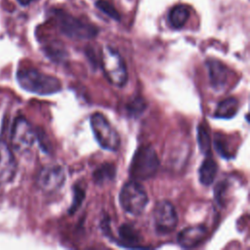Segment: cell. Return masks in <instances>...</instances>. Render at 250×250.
Segmentation results:
<instances>
[{
	"instance_id": "18",
	"label": "cell",
	"mask_w": 250,
	"mask_h": 250,
	"mask_svg": "<svg viewBox=\"0 0 250 250\" xmlns=\"http://www.w3.org/2000/svg\"><path fill=\"white\" fill-rule=\"evenodd\" d=\"M197 141L201 152H203L205 155L211 153L210 137L206 128L203 125H199L197 128Z\"/></svg>"
},
{
	"instance_id": "22",
	"label": "cell",
	"mask_w": 250,
	"mask_h": 250,
	"mask_svg": "<svg viewBox=\"0 0 250 250\" xmlns=\"http://www.w3.org/2000/svg\"><path fill=\"white\" fill-rule=\"evenodd\" d=\"M84 198V190L80 188V187H75L74 188V199L71 207L69 208V213H73L81 204L82 200Z\"/></svg>"
},
{
	"instance_id": "19",
	"label": "cell",
	"mask_w": 250,
	"mask_h": 250,
	"mask_svg": "<svg viewBox=\"0 0 250 250\" xmlns=\"http://www.w3.org/2000/svg\"><path fill=\"white\" fill-rule=\"evenodd\" d=\"M95 5H96V7H97L100 11H102V12H103L104 14H105L107 17H109V18H111L112 20L117 21H120L121 17H120V15H119L118 11H117V10L115 9V7H114L111 3H109L108 1H106V0H98V1H96Z\"/></svg>"
},
{
	"instance_id": "14",
	"label": "cell",
	"mask_w": 250,
	"mask_h": 250,
	"mask_svg": "<svg viewBox=\"0 0 250 250\" xmlns=\"http://www.w3.org/2000/svg\"><path fill=\"white\" fill-rule=\"evenodd\" d=\"M217 171H218V166L216 161L212 157V154L211 153L206 154L198 170L200 183L204 186H210L215 180Z\"/></svg>"
},
{
	"instance_id": "4",
	"label": "cell",
	"mask_w": 250,
	"mask_h": 250,
	"mask_svg": "<svg viewBox=\"0 0 250 250\" xmlns=\"http://www.w3.org/2000/svg\"><path fill=\"white\" fill-rule=\"evenodd\" d=\"M147 202L146 191L137 181H130L122 187L119 193V203L128 214L134 216L141 215Z\"/></svg>"
},
{
	"instance_id": "16",
	"label": "cell",
	"mask_w": 250,
	"mask_h": 250,
	"mask_svg": "<svg viewBox=\"0 0 250 250\" xmlns=\"http://www.w3.org/2000/svg\"><path fill=\"white\" fill-rule=\"evenodd\" d=\"M238 110V102L235 98L230 97L222 101L214 113L216 118H231Z\"/></svg>"
},
{
	"instance_id": "21",
	"label": "cell",
	"mask_w": 250,
	"mask_h": 250,
	"mask_svg": "<svg viewBox=\"0 0 250 250\" xmlns=\"http://www.w3.org/2000/svg\"><path fill=\"white\" fill-rule=\"evenodd\" d=\"M146 108V103L142 98L134 99L127 106V110L132 114H140L142 111H144Z\"/></svg>"
},
{
	"instance_id": "23",
	"label": "cell",
	"mask_w": 250,
	"mask_h": 250,
	"mask_svg": "<svg viewBox=\"0 0 250 250\" xmlns=\"http://www.w3.org/2000/svg\"><path fill=\"white\" fill-rule=\"evenodd\" d=\"M21 6H27V5H29L30 3H32V2H34V1H36V0H17Z\"/></svg>"
},
{
	"instance_id": "6",
	"label": "cell",
	"mask_w": 250,
	"mask_h": 250,
	"mask_svg": "<svg viewBox=\"0 0 250 250\" xmlns=\"http://www.w3.org/2000/svg\"><path fill=\"white\" fill-rule=\"evenodd\" d=\"M90 125L98 144L104 149L115 151L120 146V137L114 127L100 112H95L90 117Z\"/></svg>"
},
{
	"instance_id": "3",
	"label": "cell",
	"mask_w": 250,
	"mask_h": 250,
	"mask_svg": "<svg viewBox=\"0 0 250 250\" xmlns=\"http://www.w3.org/2000/svg\"><path fill=\"white\" fill-rule=\"evenodd\" d=\"M158 166L159 160L154 148L150 146H142L132 157L129 174L135 181H146L156 174Z\"/></svg>"
},
{
	"instance_id": "20",
	"label": "cell",
	"mask_w": 250,
	"mask_h": 250,
	"mask_svg": "<svg viewBox=\"0 0 250 250\" xmlns=\"http://www.w3.org/2000/svg\"><path fill=\"white\" fill-rule=\"evenodd\" d=\"M46 54L49 56L53 61H62L63 57L66 55L64 49L62 46L57 44H52L46 47Z\"/></svg>"
},
{
	"instance_id": "12",
	"label": "cell",
	"mask_w": 250,
	"mask_h": 250,
	"mask_svg": "<svg viewBox=\"0 0 250 250\" xmlns=\"http://www.w3.org/2000/svg\"><path fill=\"white\" fill-rule=\"evenodd\" d=\"M207 230L203 226L188 227L178 234V243L183 248H193L197 246L206 236Z\"/></svg>"
},
{
	"instance_id": "11",
	"label": "cell",
	"mask_w": 250,
	"mask_h": 250,
	"mask_svg": "<svg viewBox=\"0 0 250 250\" xmlns=\"http://www.w3.org/2000/svg\"><path fill=\"white\" fill-rule=\"evenodd\" d=\"M210 84L216 91H223L229 82V70L220 61L210 59L206 62Z\"/></svg>"
},
{
	"instance_id": "10",
	"label": "cell",
	"mask_w": 250,
	"mask_h": 250,
	"mask_svg": "<svg viewBox=\"0 0 250 250\" xmlns=\"http://www.w3.org/2000/svg\"><path fill=\"white\" fill-rule=\"evenodd\" d=\"M17 161L8 146V144L0 140V185H6L12 182L17 174Z\"/></svg>"
},
{
	"instance_id": "2",
	"label": "cell",
	"mask_w": 250,
	"mask_h": 250,
	"mask_svg": "<svg viewBox=\"0 0 250 250\" xmlns=\"http://www.w3.org/2000/svg\"><path fill=\"white\" fill-rule=\"evenodd\" d=\"M60 31L68 38L76 40L92 39L97 36L99 29L61 9L53 10Z\"/></svg>"
},
{
	"instance_id": "9",
	"label": "cell",
	"mask_w": 250,
	"mask_h": 250,
	"mask_svg": "<svg viewBox=\"0 0 250 250\" xmlns=\"http://www.w3.org/2000/svg\"><path fill=\"white\" fill-rule=\"evenodd\" d=\"M65 182V173L63 168L58 164L47 165L43 167L37 177L36 184L45 192H55L60 189Z\"/></svg>"
},
{
	"instance_id": "8",
	"label": "cell",
	"mask_w": 250,
	"mask_h": 250,
	"mask_svg": "<svg viewBox=\"0 0 250 250\" xmlns=\"http://www.w3.org/2000/svg\"><path fill=\"white\" fill-rule=\"evenodd\" d=\"M155 230L160 234L172 232L178 224V215L173 204L168 200L158 201L153 209Z\"/></svg>"
},
{
	"instance_id": "15",
	"label": "cell",
	"mask_w": 250,
	"mask_h": 250,
	"mask_svg": "<svg viewBox=\"0 0 250 250\" xmlns=\"http://www.w3.org/2000/svg\"><path fill=\"white\" fill-rule=\"evenodd\" d=\"M190 12L187 5L179 4L174 6L169 12V21L174 28H182L189 18Z\"/></svg>"
},
{
	"instance_id": "7",
	"label": "cell",
	"mask_w": 250,
	"mask_h": 250,
	"mask_svg": "<svg viewBox=\"0 0 250 250\" xmlns=\"http://www.w3.org/2000/svg\"><path fill=\"white\" fill-rule=\"evenodd\" d=\"M37 139V133L31 124L21 116L15 119L11 131V146L17 152L29 150Z\"/></svg>"
},
{
	"instance_id": "17",
	"label": "cell",
	"mask_w": 250,
	"mask_h": 250,
	"mask_svg": "<svg viewBox=\"0 0 250 250\" xmlns=\"http://www.w3.org/2000/svg\"><path fill=\"white\" fill-rule=\"evenodd\" d=\"M115 177V167L112 164L104 163L101 165L98 169L93 173V178L96 184L103 185L106 182L113 180Z\"/></svg>"
},
{
	"instance_id": "1",
	"label": "cell",
	"mask_w": 250,
	"mask_h": 250,
	"mask_svg": "<svg viewBox=\"0 0 250 250\" xmlns=\"http://www.w3.org/2000/svg\"><path fill=\"white\" fill-rule=\"evenodd\" d=\"M17 80L22 89L37 95H52L62 90V83L57 77L34 68L19 69Z\"/></svg>"
},
{
	"instance_id": "13",
	"label": "cell",
	"mask_w": 250,
	"mask_h": 250,
	"mask_svg": "<svg viewBox=\"0 0 250 250\" xmlns=\"http://www.w3.org/2000/svg\"><path fill=\"white\" fill-rule=\"evenodd\" d=\"M118 236L121 246L127 248H142L141 235L139 231L130 224H123L118 229ZM118 242V243H120Z\"/></svg>"
},
{
	"instance_id": "5",
	"label": "cell",
	"mask_w": 250,
	"mask_h": 250,
	"mask_svg": "<svg viewBox=\"0 0 250 250\" xmlns=\"http://www.w3.org/2000/svg\"><path fill=\"white\" fill-rule=\"evenodd\" d=\"M102 68L108 82L116 87H122L128 80L126 64L117 51L106 47L102 52Z\"/></svg>"
}]
</instances>
